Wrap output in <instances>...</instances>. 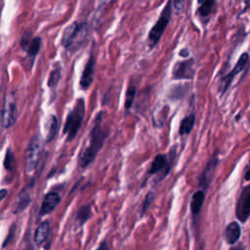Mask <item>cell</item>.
I'll return each instance as SVG.
<instances>
[{
	"instance_id": "obj_17",
	"label": "cell",
	"mask_w": 250,
	"mask_h": 250,
	"mask_svg": "<svg viewBox=\"0 0 250 250\" xmlns=\"http://www.w3.org/2000/svg\"><path fill=\"white\" fill-rule=\"evenodd\" d=\"M46 129H47V137H46V143H51L55 137L57 136L58 130H59V121L56 116L51 115L46 122Z\"/></svg>"
},
{
	"instance_id": "obj_27",
	"label": "cell",
	"mask_w": 250,
	"mask_h": 250,
	"mask_svg": "<svg viewBox=\"0 0 250 250\" xmlns=\"http://www.w3.org/2000/svg\"><path fill=\"white\" fill-rule=\"evenodd\" d=\"M13 235H14V226L11 228V230H10V232H9V235H8L7 238H6V240H5L4 244H3V247H6V246H7V243H10V242H11Z\"/></svg>"
},
{
	"instance_id": "obj_24",
	"label": "cell",
	"mask_w": 250,
	"mask_h": 250,
	"mask_svg": "<svg viewBox=\"0 0 250 250\" xmlns=\"http://www.w3.org/2000/svg\"><path fill=\"white\" fill-rule=\"evenodd\" d=\"M201 7H199V14L202 17H207L212 11V8L215 4L214 1H206V2H201Z\"/></svg>"
},
{
	"instance_id": "obj_15",
	"label": "cell",
	"mask_w": 250,
	"mask_h": 250,
	"mask_svg": "<svg viewBox=\"0 0 250 250\" xmlns=\"http://www.w3.org/2000/svg\"><path fill=\"white\" fill-rule=\"evenodd\" d=\"M217 163H218V159L216 156L207 163L205 171L203 172L201 177H199V185H201L202 188L206 189V187H208L209 183L211 182L214 176V171L216 169Z\"/></svg>"
},
{
	"instance_id": "obj_20",
	"label": "cell",
	"mask_w": 250,
	"mask_h": 250,
	"mask_svg": "<svg viewBox=\"0 0 250 250\" xmlns=\"http://www.w3.org/2000/svg\"><path fill=\"white\" fill-rule=\"evenodd\" d=\"M240 235V228L237 223H231L226 230V237L230 243H235Z\"/></svg>"
},
{
	"instance_id": "obj_4",
	"label": "cell",
	"mask_w": 250,
	"mask_h": 250,
	"mask_svg": "<svg viewBox=\"0 0 250 250\" xmlns=\"http://www.w3.org/2000/svg\"><path fill=\"white\" fill-rule=\"evenodd\" d=\"M44 151V142L39 134H35L29 141L25 152V164L28 173L33 172L41 161Z\"/></svg>"
},
{
	"instance_id": "obj_13",
	"label": "cell",
	"mask_w": 250,
	"mask_h": 250,
	"mask_svg": "<svg viewBox=\"0 0 250 250\" xmlns=\"http://www.w3.org/2000/svg\"><path fill=\"white\" fill-rule=\"evenodd\" d=\"M168 164L171 165L168 162L166 156L159 155L156 157V159L152 162V165H151V167H149L147 173L148 174H157L160 172L162 173V171H163V177H165L169 173L170 168H171V166H168Z\"/></svg>"
},
{
	"instance_id": "obj_3",
	"label": "cell",
	"mask_w": 250,
	"mask_h": 250,
	"mask_svg": "<svg viewBox=\"0 0 250 250\" xmlns=\"http://www.w3.org/2000/svg\"><path fill=\"white\" fill-rule=\"evenodd\" d=\"M85 116L84 99H77L75 105L67 117L64 133L67 135V142H72L77 135Z\"/></svg>"
},
{
	"instance_id": "obj_18",
	"label": "cell",
	"mask_w": 250,
	"mask_h": 250,
	"mask_svg": "<svg viewBox=\"0 0 250 250\" xmlns=\"http://www.w3.org/2000/svg\"><path fill=\"white\" fill-rule=\"evenodd\" d=\"M205 197H206V193L202 190H199L193 193L192 199H191V211L193 214H197L199 211H201L205 202Z\"/></svg>"
},
{
	"instance_id": "obj_9",
	"label": "cell",
	"mask_w": 250,
	"mask_h": 250,
	"mask_svg": "<svg viewBox=\"0 0 250 250\" xmlns=\"http://www.w3.org/2000/svg\"><path fill=\"white\" fill-rule=\"evenodd\" d=\"M61 201H62V197L59 192H57V191L48 192L43 199V203L41 205V208L39 211V215L45 216L47 214L52 213L57 208V206L60 205Z\"/></svg>"
},
{
	"instance_id": "obj_22",
	"label": "cell",
	"mask_w": 250,
	"mask_h": 250,
	"mask_svg": "<svg viewBox=\"0 0 250 250\" xmlns=\"http://www.w3.org/2000/svg\"><path fill=\"white\" fill-rule=\"evenodd\" d=\"M4 167L7 171H10V172H13L16 168V158L11 148H8L6 152L5 159H4Z\"/></svg>"
},
{
	"instance_id": "obj_28",
	"label": "cell",
	"mask_w": 250,
	"mask_h": 250,
	"mask_svg": "<svg viewBox=\"0 0 250 250\" xmlns=\"http://www.w3.org/2000/svg\"><path fill=\"white\" fill-rule=\"evenodd\" d=\"M7 194H8V190L7 189L0 190V203H1L3 199L7 196Z\"/></svg>"
},
{
	"instance_id": "obj_21",
	"label": "cell",
	"mask_w": 250,
	"mask_h": 250,
	"mask_svg": "<svg viewBox=\"0 0 250 250\" xmlns=\"http://www.w3.org/2000/svg\"><path fill=\"white\" fill-rule=\"evenodd\" d=\"M194 121H195L194 115H190L187 118H185L181 121V124H180V129H179L180 134L181 135H188L191 131V129L193 127V124H194Z\"/></svg>"
},
{
	"instance_id": "obj_12",
	"label": "cell",
	"mask_w": 250,
	"mask_h": 250,
	"mask_svg": "<svg viewBox=\"0 0 250 250\" xmlns=\"http://www.w3.org/2000/svg\"><path fill=\"white\" fill-rule=\"evenodd\" d=\"M192 65H193L192 60H188V61L177 63L173 70V77L176 79L191 78L193 76Z\"/></svg>"
},
{
	"instance_id": "obj_11",
	"label": "cell",
	"mask_w": 250,
	"mask_h": 250,
	"mask_svg": "<svg viewBox=\"0 0 250 250\" xmlns=\"http://www.w3.org/2000/svg\"><path fill=\"white\" fill-rule=\"evenodd\" d=\"M94 71H95V58L93 54H91L90 58L88 59L84 67V70L80 78V82H79L80 88L82 90H87L91 86L94 79Z\"/></svg>"
},
{
	"instance_id": "obj_14",
	"label": "cell",
	"mask_w": 250,
	"mask_h": 250,
	"mask_svg": "<svg viewBox=\"0 0 250 250\" xmlns=\"http://www.w3.org/2000/svg\"><path fill=\"white\" fill-rule=\"evenodd\" d=\"M30 202H31V196L29 191V189H23L19 192L16 201H15V204H14V206L12 209L13 213L20 214V213L24 212L30 205Z\"/></svg>"
},
{
	"instance_id": "obj_19",
	"label": "cell",
	"mask_w": 250,
	"mask_h": 250,
	"mask_svg": "<svg viewBox=\"0 0 250 250\" xmlns=\"http://www.w3.org/2000/svg\"><path fill=\"white\" fill-rule=\"evenodd\" d=\"M61 76H62V69H61L60 64L57 63L55 68L53 69V71L51 72V74H50V75H49L48 82H47L48 87L51 88V89L52 88H56L58 83L61 80Z\"/></svg>"
},
{
	"instance_id": "obj_23",
	"label": "cell",
	"mask_w": 250,
	"mask_h": 250,
	"mask_svg": "<svg viewBox=\"0 0 250 250\" xmlns=\"http://www.w3.org/2000/svg\"><path fill=\"white\" fill-rule=\"evenodd\" d=\"M91 217V206L86 205L82 206L76 215V220L80 225H83Z\"/></svg>"
},
{
	"instance_id": "obj_6",
	"label": "cell",
	"mask_w": 250,
	"mask_h": 250,
	"mask_svg": "<svg viewBox=\"0 0 250 250\" xmlns=\"http://www.w3.org/2000/svg\"><path fill=\"white\" fill-rule=\"evenodd\" d=\"M18 118L17 98L14 93H9L5 96L4 103L1 111V124L4 128L12 127Z\"/></svg>"
},
{
	"instance_id": "obj_16",
	"label": "cell",
	"mask_w": 250,
	"mask_h": 250,
	"mask_svg": "<svg viewBox=\"0 0 250 250\" xmlns=\"http://www.w3.org/2000/svg\"><path fill=\"white\" fill-rule=\"evenodd\" d=\"M50 231H51V227H50L49 221L42 222L36 229L34 234V241L37 245H42L49 237Z\"/></svg>"
},
{
	"instance_id": "obj_10",
	"label": "cell",
	"mask_w": 250,
	"mask_h": 250,
	"mask_svg": "<svg viewBox=\"0 0 250 250\" xmlns=\"http://www.w3.org/2000/svg\"><path fill=\"white\" fill-rule=\"evenodd\" d=\"M41 43H42L41 37L39 36L27 37V34L23 36L21 40V46L23 50H25L29 57H32V58L36 57V55L38 54L41 47Z\"/></svg>"
},
{
	"instance_id": "obj_25",
	"label": "cell",
	"mask_w": 250,
	"mask_h": 250,
	"mask_svg": "<svg viewBox=\"0 0 250 250\" xmlns=\"http://www.w3.org/2000/svg\"><path fill=\"white\" fill-rule=\"evenodd\" d=\"M135 94H136V88L134 86H130L127 89L126 92V97H125V109L129 110L133 104L134 98H135Z\"/></svg>"
},
{
	"instance_id": "obj_32",
	"label": "cell",
	"mask_w": 250,
	"mask_h": 250,
	"mask_svg": "<svg viewBox=\"0 0 250 250\" xmlns=\"http://www.w3.org/2000/svg\"><path fill=\"white\" fill-rule=\"evenodd\" d=\"M249 164H250V162H249Z\"/></svg>"
},
{
	"instance_id": "obj_30",
	"label": "cell",
	"mask_w": 250,
	"mask_h": 250,
	"mask_svg": "<svg viewBox=\"0 0 250 250\" xmlns=\"http://www.w3.org/2000/svg\"><path fill=\"white\" fill-rule=\"evenodd\" d=\"M97 250H109V248H108L107 243H106V242H104L103 244H101V246H100Z\"/></svg>"
},
{
	"instance_id": "obj_29",
	"label": "cell",
	"mask_w": 250,
	"mask_h": 250,
	"mask_svg": "<svg viewBox=\"0 0 250 250\" xmlns=\"http://www.w3.org/2000/svg\"><path fill=\"white\" fill-rule=\"evenodd\" d=\"M244 178H245L246 181H249V180H250V165H249L248 167H246V169H245Z\"/></svg>"
},
{
	"instance_id": "obj_7",
	"label": "cell",
	"mask_w": 250,
	"mask_h": 250,
	"mask_svg": "<svg viewBox=\"0 0 250 250\" xmlns=\"http://www.w3.org/2000/svg\"><path fill=\"white\" fill-rule=\"evenodd\" d=\"M248 61H249V56H248V54H247V53H243V54L240 56V58H239V60L237 61L236 65L235 66V68L233 69V71H231V73H229L226 76H224V77L222 78L221 83H220V90H221V92L225 93V91L230 87V85H231L232 81L234 80L235 76L236 74H238L241 71L244 70V68L246 67Z\"/></svg>"
},
{
	"instance_id": "obj_2",
	"label": "cell",
	"mask_w": 250,
	"mask_h": 250,
	"mask_svg": "<svg viewBox=\"0 0 250 250\" xmlns=\"http://www.w3.org/2000/svg\"><path fill=\"white\" fill-rule=\"evenodd\" d=\"M89 27L87 23L74 22L64 30L62 44L69 52L74 53L79 50L87 39Z\"/></svg>"
},
{
	"instance_id": "obj_5",
	"label": "cell",
	"mask_w": 250,
	"mask_h": 250,
	"mask_svg": "<svg viewBox=\"0 0 250 250\" xmlns=\"http://www.w3.org/2000/svg\"><path fill=\"white\" fill-rule=\"evenodd\" d=\"M171 2H168L160 19L158 20L157 24L154 26V28L151 29V31H149L148 33V37H147V41H148V44L151 47H154L161 39V37L162 36L165 29L167 28L168 26V23L170 21V18H171V14H172V8H171Z\"/></svg>"
},
{
	"instance_id": "obj_31",
	"label": "cell",
	"mask_w": 250,
	"mask_h": 250,
	"mask_svg": "<svg viewBox=\"0 0 250 250\" xmlns=\"http://www.w3.org/2000/svg\"><path fill=\"white\" fill-rule=\"evenodd\" d=\"M249 122H250V118H249Z\"/></svg>"
},
{
	"instance_id": "obj_1",
	"label": "cell",
	"mask_w": 250,
	"mask_h": 250,
	"mask_svg": "<svg viewBox=\"0 0 250 250\" xmlns=\"http://www.w3.org/2000/svg\"><path fill=\"white\" fill-rule=\"evenodd\" d=\"M103 113L100 112L95 119L94 126L89 134V143L84 147L78 157V165L82 168L89 166L96 159L98 153L101 151L106 139L109 136V130L102 126Z\"/></svg>"
},
{
	"instance_id": "obj_8",
	"label": "cell",
	"mask_w": 250,
	"mask_h": 250,
	"mask_svg": "<svg viewBox=\"0 0 250 250\" xmlns=\"http://www.w3.org/2000/svg\"><path fill=\"white\" fill-rule=\"evenodd\" d=\"M250 215V185L245 187L240 193L236 206V216L244 221Z\"/></svg>"
},
{
	"instance_id": "obj_26",
	"label": "cell",
	"mask_w": 250,
	"mask_h": 250,
	"mask_svg": "<svg viewBox=\"0 0 250 250\" xmlns=\"http://www.w3.org/2000/svg\"><path fill=\"white\" fill-rule=\"evenodd\" d=\"M154 198V193H152V192H148L147 193V197H146V201H145V205H144V208L146 209L147 208V206L149 205V203L152 202V199Z\"/></svg>"
}]
</instances>
